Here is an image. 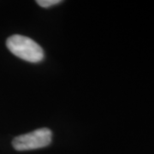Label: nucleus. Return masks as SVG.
Here are the masks:
<instances>
[{
  "label": "nucleus",
  "mask_w": 154,
  "mask_h": 154,
  "mask_svg": "<svg viewBox=\"0 0 154 154\" xmlns=\"http://www.w3.org/2000/svg\"><path fill=\"white\" fill-rule=\"evenodd\" d=\"M11 53L29 63H39L44 58V51L32 38L19 34L12 35L6 41Z\"/></svg>",
  "instance_id": "obj_1"
},
{
  "label": "nucleus",
  "mask_w": 154,
  "mask_h": 154,
  "mask_svg": "<svg viewBox=\"0 0 154 154\" xmlns=\"http://www.w3.org/2000/svg\"><path fill=\"white\" fill-rule=\"evenodd\" d=\"M52 134L49 128H42L33 132L16 137L12 145L17 151H30L49 146L51 142Z\"/></svg>",
  "instance_id": "obj_2"
},
{
  "label": "nucleus",
  "mask_w": 154,
  "mask_h": 154,
  "mask_svg": "<svg viewBox=\"0 0 154 154\" xmlns=\"http://www.w3.org/2000/svg\"><path fill=\"white\" fill-rule=\"evenodd\" d=\"M61 0H37L36 3L43 8H50L51 6L60 4Z\"/></svg>",
  "instance_id": "obj_3"
}]
</instances>
